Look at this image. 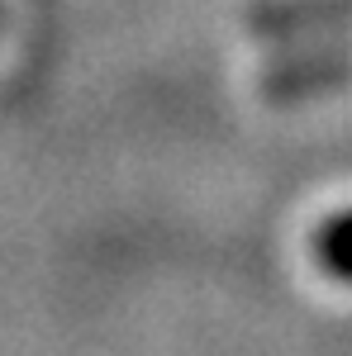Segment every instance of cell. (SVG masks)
I'll use <instances>...</instances> for the list:
<instances>
[{
	"mask_svg": "<svg viewBox=\"0 0 352 356\" xmlns=\"http://www.w3.org/2000/svg\"><path fill=\"white\" fill-rule=\"evenodd\" d=\"M314 252L338 280H352V209L348 214H333V219L314 233Z\"/></svg>",
	"mask_w": 352,
	"mask_h": 356,
	"instance_id": "obj_1",
	"label": "cell"
}]
</instances>
